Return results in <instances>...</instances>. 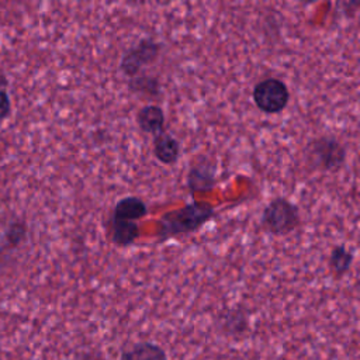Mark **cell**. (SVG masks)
<instances>
[{
	"instance_id": "6da1fadb",
	"label": "cell",
	"mask_w": 360,
	"mask_h": 360,
	"mask_svg": "<svg viewBox=\"0 0 360 360\" xmlns=\"http://www.w3.org/2000/svg\"><path fill=\"white\" fill-rule=\"evenodd\" d=\"M214 217H217L215 207L210 202L197 200L180 208L167 211L158 221V242L162 243L176 236L194 233Z\"/></svg>"
},
{
	"instance_id": "7a4b0ae2",
	"label": "cell",
	"mask_w": 360,
	"mask_h": 360,
	"mask_svg": "<svg viewBox=\"0 0 360 360\" xmlns=\"http://www.w3.org/2000/svg\"><path fill=\"white\" fill-rule=\"evenodd\" d=\"M304 158L311 169L335 173L345 166L347 150L335 135H321L307 143Z\"/></svg>"
},
{
	"instance_id": "3957f363",
	"label": "cell",
	"mask_w": 360,
	"mask_h": 360,
	"mask_svg": "<svg viewBox=\"0 0 360 360\" xmlns=\"http://www.w3.org/2000/svg\"><path fill=\"white\" fill-rule=\"evenodd\" d=\"M262 228L274 236H285L301 225L298 207L287 197H274L264 207L260 218Z\"/></svg>"
},
{
	"instance_id": "277c9868",
	"label": "cell",
	"mask_w": 360,
	"mask_h": 360,
	"mask_svg": "<svg viewBox=\"0 0 360 360\" xmlns=\"http://www.w3.org/2000/svg\"><path fill=\"white\" fill-rule=\"evenodd\" d=\"M255 105L264 114H280L290 101V90L278 77H266L257 82L252 91Z\"/></svg>"
},
{
	"instance_id": "5b68a950",
	"label": "cell",
	"mask_w": 360,
	"mask_h": 360,
	"mask_svg": "<svg viewBox=\"0 0 360 360\" xmlns=\"http://www.w3.org/2000/svg\"><path fill=\"white\" fill-rule=\"evenodd\" d=\"M162 44L155 41L153 38H142L135 46L128 49L121 60H120V70L127 77H134L142 73L145 66L155 63L160 55Z\"/></svg>"
},
{
	"instance_id": "8992f818",
	"label": "cell",
	"mask_w": 360,
	"mask_h": 360,
	"mask_svg": "<svg viewBox=\"0 0 360 360\" xmlns=\"http://www.w3.org/2000/svg\"><path fill=\"white\" fill-rule=\"evenodd\" d=\"M217 329L226 338L239 339L250 329V319L246 308L236 305L221 311L215 321Z\"/></svg>"
},
{
	"instance_id": "52a82bcc",
	"label": "cell",
	"mask_w": 360,
	"mask_h": 360,
	"mask_svg": "<svg viewBox=\"0 0 360 360\" xmlns=\"http://www.w3.org/2000/svg\"><path fill=\"white\" fill-rule=\"evenodd\" d=\"M187 187L190 193L195 191H207L215 186L217 180V169L211 160L205 156L197 158L187 172Z\"/></svg>"
},
{
	"instance_id": "ba28073f",
	"label": "cell",
	"mask_w": 360,
	"mask_h": 360,
	"mask_svg": "<svg viewBox=\"0 0 360 360\" xmlns=\"http://www.w3.org/2000/svg\"><path fill=\"white\" fill-rule=\"evenodd\" d=\"M135 121L142 132L156 136L165 131L166 117H165V111L160 105L145 104L138 110V112L135 115Z\"/></svg>"
},
{
	"instance_id": "9c48e42d",
	"label": "cell",
	"mask_w": 360,
	"mask_h": 360,
	"mask_svg": "<svg viewBox=\"0 0 360 360\" xmlns=\"http://www.w3.org/2000/svg\"><path fill=\"white\" fill-rule=\"evenodd\" d=\"M108 231L111 242L118 248H128L134 245L135 240L139 238V225L134 221L110 217Z\"/></svg>"
},
{
	"instance_id": "30bf717a",
	"label": "cell",
	"mask_w": 360,
	"mask_h": 360,
	"mask_svg": "<svg viewBox=\"0 0 360 360\" xmlns=\"http://www.w3.org/2000/svg\"><path fill=\"white\" fill-rule=\"evenodd\" d=\"M153 156L163 165L172 166L180 158V142L167 131L153 136Z\"/></svg>"
},
{
	"instance_id": "8fae6325",
	"label": "cell",
	"mask_w": 360,
	"mask_h": 360,
	"mask_svg": "<svg viewBox=\"0 0 360 360\" xmlns=\"http://www.w3.org/2000/svg\"><path fill=\"white\" fill-rule=\"evenodd\" d=\"M148 214V207L143 200L135 195H128L124 198H120L114 210L111 212V217L118 218V219H125V221H134L136 222L138 219L143 218Z\"/></svg>"
},
{
	"instance_id": "7c38bea8",
	"label": "cell",
	"mask_w": 360,
	"mask_h": 360,
	"mask_svg": "<svg viewBox=\"0 0 360 360\" xmlns=\"http://www.w3.org/2000/svg\"><path fill=\"white\" fill-rule=\"evenodd\" d=\"M120 360H167V354L153 342H138L125 349Z\"/></svg>"
},
{
	"instance_id": "4fadbf2b",
	"label": "cell",
	"mask_w": 360,
	"mask_h": 360,
	"mask_svg": "<svg viewBox=\"0 0 360 360\" xmlns=\"http://www.w3.org/2000/svg\"><path fill=\"white\" fill-rule=\"evenodd\" d=\"M353 259H354L353 252L346 245L343 243L335 245L328 259V266L333 277L339 280L343 276H346L353 264Z\"/></svg>"
},
{
	"instance_id": "5bb4252c",
	"label": "cell",
	"mask_w": 360,
	"mask_h": 360,
	"mask_svg": "<svg viewBox=\"0 0 360 360\" xmlns=\"http://www.w3.org/2000/svg\"><path fill=\"white\" fill-rule=\"evenodd\" d=\"M127 84L132 93L141 94L148 98H156L162 93L160 80L158 76H153V75L139 73V75L128 79Z\"/></svg>"
},
{
	"instance_id": "9a60e30c",
	"label": "cell",
	"mask_w": 360,
	"mask_h": 360,
	"mask_svg": "<svg viewBox=\"0 0 360 360\" xmlns=\"http://www.w3.org/2000/svg\"><path fill=\"white\" fill-rule=\"evenodd\" d=\"M3 84H4V82H3V79H0V120L6 118V115L10 112V108H11L8 94Z\"/></svg>"
},
{
	"instance_id": "2e32d148",
	"label": "cell",
	"mask_w": 360,
	"mask_h": 360,
	"mask_svg": "<svg viewBox=\"0 0 360 360\" xmlns=\"http://www.w3.org/2000/svg\"><path fill=\"white\" fill-rule=\"evenodd\" d=\"M73 360H104V357L98 353V352H94V350H84V352H80L77 353Z\"/></svg>"
}]
</instances>
